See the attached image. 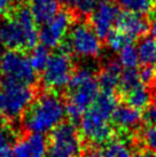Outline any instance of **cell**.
Instances as JSON below:
<instances>
[{"instance_id": "6", "label": "cell", "mask_w": 156, "mask_h": 157, "mask_svg": "<svg viewBox=\"0 0 156 157\" xmlns=\"http://www.w3.org/2000/svg\"><path fill=\"white\" fill-rule=\"evenodd\" d=\"M35 93L31 86L4 79L0 84V113L18 118L32 105Z\"/></svg>"}, {"instance_id": "30", "label": "cell", "mask_w": 156, "mask_h": 157, "mask_svg": "<svg viewBox=\"0 0 156 157\" xmlns=\"http://www.w3.org/2000/svg\"><path fill=\"white\" fill-rule=\"evenodd\" d=\"M147 121L152 125H156V108H152V109L149 110L147 113Z\"/></svg>"}, {"instance_id": "19", "label": "cell", "mask_w": 156, "mask_h": 157, "mask_svg": "<svg viewBox=\"0 0 156 157\" xmlns=\"http://www.w3.org/2000/svg\"><path fill=\"white\" fill-rule=\"evenodd\" d=\"M101 157H133L131 147L123 140H110L106 142Z\"/></svg>"}, {"instance_id": "7", "label": "cell", "mask_w": 156, "mask_h": 157, "mask_svg": "<svg viewBox=\"0 0 156 157\" xmlns=\"http://www.w3.org/2000/svg\"><path fill=\"white\" fill-rule=\"evenodd\" d=\"M75 74V64L71 54L60 48L51 55L48 63L41 71V84L49 92H57L68 87Z\"/></svg>"}, {"instance_id": "11", "label": "cell", "mask_w": 156, "mask_h": 157, "mask_svg": "<svg viewBox=\"0 0 156 157\" xmlns=\"http://www.w3.org/2000/svg\"><path fill=\"white\" fill-rule=\"evenodd\" d=\"M121 9L113 1H104L90 15V24L100 39H106L121 17Z\"/></svg>"}, {"instance_id": "24", "label": "cell", "mask_w": 156, "mask_h": 157, "mask_svg": "<svg viewBox=\"0 0 156 157\" xmlns=\"http://www.w3.org/2000/svg\"><path fill=\"white\" fill-rule=\"evenodd\" d=\"M107 41V46H108L113 52H119L123 48L127 46V45L132 44L133 40H131L126 35H124L123 32H121L119 30H113L109 36L106 38Z\"/></svg>"}, {"instance_id": "27", "label": "cell", "mask_w": 156, "mask_h": 157, "mask_svg": "<svg viewBox=\"0 0 156 157\" xmlns=\"http://www.w3.org/2000/svg\"><path fill=\"white\" fill-rule=\"evenodd\" d=\"M139 76L143 85H149L153 82H156V69L154 66H145L139 71Z\"/></svg>"}, {"instance_id": "34", "label": "cell", "mask_w": 156, "mask_h": 157, "mask_svg": "<svg viewBox=\"0 0 156 157\" xmlns=\"http://www.w3.org/2000/svg\"><path fill=\"white\" fill-rule=\"evenodd\" d=\"M153 101H154V107L156 108V92L155 94H154V98H153Z\"/></svg>"}, {"instance_id": "8", "label": "cell", "mask_w": 156, "mask_h": 157, "mask_svg": "<svg viewBox=\"0 0 156 157\" xmlns=\"http://www.w3.org/2000/svg\"><path fill=\"white\" fill-rule=\"evenodd\" d=\"M0 74L4 79L31 86L36 82V70L29 56L18 51H5L0 55Z\"/></svg>"}, {"instance_id": "12", "label": "cell", "mask_w": 156, "mask_h": 157, "mask_svg": "<svg viewBox=\"0 0 156 157\" xmlns=\"http://www.w3.org/2000/svg\"><path fill=\"white\" fill-rule=\"evenodd\" d=\"M47 141L44 135L30 134L15 142L8 157H45Z\"/></svg>"}, {"instance_id": "14", "label": "cell", "mask_w": 156, "mask_h": 157, "mask_svg": "<svg viewBox=\"0 0 156 157\" xmlns=\"http://www.w3.org/2000/svg\"><path fill=\"white\" fill-rule=\"evenodd\" d=\"M122 66L118 61L110 60L101 68L98 76V84L102 93H111L119 87L122 76Z\"/></svg>"}, {"instance_id": "1", "label": "cell", "mask_w": 156, "mask_h": 157, "mask_svg": "<svg viewBox=\"0 0 156 157\" xmlns=\"http://www.w3.org/2000/svg\"><path fill=\"white\" fill-rule=\"evenodd\" d=\"M39 31L26 5L14 6L7 15L0 17V46L7 51L25 53L37 46Z\"/></svg>"}, {"instance_id": "29", "label": "cell", "mask_w": 156, "mask_h": 157, "mask_svg": "<svg viewBox=\"0 0 156 157\" xmlns=\"http://www.w3.org/2000/svg\"><path fill=\"white\" fill-rule=\"evenodd\" d=\"M59 5H62L65 9H70L74 12V5H75V0H57Z\"/></svg>"}, {"instance_id": "2", "label": "cell", "mask_w": 156, "mask_h": 157, "mask_svg": "<svg viewBox=\"0 0 156 157\" xmlns=\"http://www.w3.org/2000/svg\"><path fill=\"white\" fill-rule=\"evenodd\" d=\"M67 115L63 100L54 92L38 96L23 116V127L30 134L43 135L60 126Z\"/></svg>"}, {"instance_id": "28", "label": "cell", "mask_w": 156, "mask_h": 157, "mask_svg": "<svg viewBox=\"0 0 156 157\" xmlns=\"http://www.w3.org/2000/svg\"><path fill=\"white\" fill-rule=\"evenodd\" d=\"M13 7V0H0V17L7 15Z\"/></svg>"}, {"instance_id": "20", "label": "cell", "mask_w": 156, "mask_h": 157, "mask_svg": "<svg viewBox=\"0 0 156 157\" xmlns=\"http://www.w3.org/2000/svg\"><path fill=\"white\" fill-rule=\"evenodd\" d=\"M155 5L154 0H118V6L126 13L147 15L153 10Z\"/></svg>"}, {"instance_id": "21", "label": "cell", "mask_w": 156, "mask_h": 157, "mask_svg": "<svg viewBox=\"0 0 156 157\" xmlns=\"http://www.w3.org/2000/svg\"><path fill=\"white\" fill-rule=\"evenodd\" d=\"M49 51L47 47L43 45H37L36 47L31 49V55L29 56L32 68L37 71H43L49 60Z\"/></svg>"}, {"instance_id": "4", "label": "cell", "mask_w": 156, "mask_h": 157, "mask_svg": "<svg viewBox=\"0 0 156 157\" xmlns=\"http://www.w3.org/2000/svg\"><path fill=\"white\" fill-rule=\"evenodd\" d=\"M100 87L93 70L82 68L75 71L68 85L67 113L71 119H79L99 96Z\"/></svg>"}, {"instance_id": "33", "label": "cell", "mask_w": 156, "mask_h": 157, "mask_svg": "<svg viewBox=\"0 0 156 157\" xmlns=\"http://www.w3.org/2000/svg\"><path fill=\"white\" fill-rule=\"evenodd\" d=\"M84 157H101V155L96 153V151H88Z\"/></svg>"}, {"instance_id": "35", "label": "cell", "mask_w": 156, "mask_h": 157, "mask_svg": "<svg viewBox=\"0 0 156 157\" xmlns=\"http://www.w3.org/2000/svg\"><path fill=\"white\" fill-rule=\"evenodd\" d=\"M155 6H156V0H155Z\"/></svg>"}, {"instance_id": "26", "label": "cell", "mask_w": 156, "mask_h": 157, "mask_svg": "<svg viewBox=\"0 0 156 157\" xmlns=\"http://www.w3.org/2000/svg\"><path fill=\"white\" fill-rule=\"evenodd\" d=\"M145 146L149 150L156 153V125H150L143 130L141 134Z\"/></svg>"}, {"instance_id": "13", "label": "cell", "mask_w": 156, "mask_h": 157, "mask_svg": "<svg viewBox=\"0 0 156 157\" xmlns=\"http://www.w3.org/2000/svg\"><path fill=\"white\" fill-rule=\"evenodd\" d=\"M150 24L143 15L132 13H122L121 17L117 22V30L126 35L131 40L142 38L149 31Z\"/></svg>"}, {"instance_id": "18", "label": "cell", "mask_w": 156, "mask_h": 157, "mask_svg": "<svg viewBox=\"0 0 156 157\" xmlns=\"http://www.w3.org/2000/svg\"><path fill=\"white\" fill-rule=\"evenodd\" d=\"M139 61L143 66H154L156 63V39L153 37H145L139 41L138 47Z\"/></svg>"}, {"instance_id": "31", "label": "cell", "mask_w": 156, "mask_h": 157, "mask_svg": "<svg viewBox=\"0 0 156 157\" xmlns=\"http://www.w3.org/2000/svg\"><path fill=\"white\" fill-rule=\"evenodd\" d=\"M133 157H156L155 151H152V150H142V151H139Z\"/></svg>"}, {"instance_id": "9", "label": "cell", "mask_w": 156, "mask_h": 157, "mask_svg": "<svg viewBox=\"0 0 156 157\" xmlns=\"http://www.w3.org/2000/svg\"><path fill=\"white\" fill-rule=\"evenodd\" d=\"M80 153L82 139L72 124L63 123L52 132L47 157H79Z\"/></svg>"}, {"instance_id": "23", "label": "cell", "mask_w": 156, "mask_h": 157, "mask_svg": "<svg viewBox=\"0 0 156 157\" xmlns=\"http://www.w3.org/2000/svg\"><path fill=\"white\" fill-rule=\"evenodd\" d=\"M118 62L125 69H135V67L140 63L137 47L130 44L125 46L122 51H119L118 52Z\"/></svg>"}, {"instance_id": "17", "label": "cell", "mask_w": 156, "mask_h": 157, "mask_svg": "<svg viewBox=\"0 0 156 157\" xmlns=\"http://www.w3.org/2000/svg\"><path fill=\"white\" fill-rule=\"evenodd\" d=\"M124 98H125L127 105L140 110V111L145 108H147L148 105L150 103V100H152L150 92L148 91V88L143 84L139 85L135 90L124 94Z\"/></svg>"}, {"instance_id": "22", "label": "cell", "mask_w": 156, "mask_h": 157, "mask_svg": "<svg viewBox=\"0 0 156 157\" xmlns=\"http://www.w3.org/2000/svg\"><path fill=\"white\" fill-rule=\"evenodd\" d=\"M141 80H140V76L139 72L135 69H125L122 72L121 82H119V90H121L122 94L124 95L130 91L135 90L138 87L139 85H141Z\"/></svg>"}, {"instance_id": "15", "label": "cell", "mask_w": 156, "mask_h": 157, "mask_svg": "<svg viewBox=\"0 0 156 157\" xmlns=\"http://www.w3.org/2000/svg\"><path fill=\"white\" fill-rule=\"evenodd\" d=\"M113 122L123 131H131L141 122V111L129 105H118L113 115Z\"/></svg>"}, {"instance_id": "25", "label": "cell", "mask_w": 156, "mask_h": 157, "mask_svg": "<svg viewBox=\"0 0 156 157\" xmlns=\"http://www.w3.org/2000/svg\"><path fill=\"white\" fill-rule=\"evenodd\" d=\"M14 134L7 127H0V157H8L13 147Z\"/></svg>"}, {"instance_id": "3", "label": "cell", "mask_w": 156, "mask_h": 157, "mask_svg": "<svg viewBox=\"0 0 156 157\" xmlns=\"http://www.w3.org/2000/svg\"><path fill=\"white\" fill-rule=\"evenodd\" d=\"M117 105L116 98L111 93H101L80 121L82 135L92 144L108 142L113 134L110 118H113Z\"/></svg>"}, {"instance_id": "10", "label": "cell", "mask_w": 156, "mask_h": 157, "mask_svg": "<svg viewBox=\"0 0 156 157\" xmlns=\"http://www.w3.org/2000/svg\"><path fill=\"white\" fill-rule=\"evenodd\" d=\"M76 13L70 9H61L54 17L44 24L39 30V41L45 47L55 48L63 44L70 28L72 26Z\"/></svg>"}, {"instance_id": "16", "label": "cell", "mask_w": 156, "mask_h": 157, "mask_svg": "<svg viewBox=\"0 0 156 157\" xmlns=\"http://www.w3.org/2000/svg\"><path fill=\"white\" fill-rule=\"evenodd\" d=\"M30 10L37 24H46L59 13L57 0H30Z\"/></svg>"}, {"instance_id": "32", "label": "cell", "mask_w": 156, "mask_h": 157, "mask_svg": "<svg viewBox=\"0 0 156 157\" xmlns=\"http://www.w3.org/2000/svg\"><path fill=\"white\" fill-rule=\"evenodd\" d=\"M149 31H150V35L154 39H156V18L152 22L150 26H149Z\"/></svg>"}, {"instance_id": "5", "label": "cell", "mask_w": 156, "mask_h": 157, "mask_svg": "<svg viewBox=\"0 0 156 157\" xmlns=\"http://www.w3.org/2000/svg\"><path fill=\"white\" fill-rule=\"evenodd\" d=\"M60 48L83 59H99L102 44L88 22L74 23Z\"/></svg>"}]
</instances>
